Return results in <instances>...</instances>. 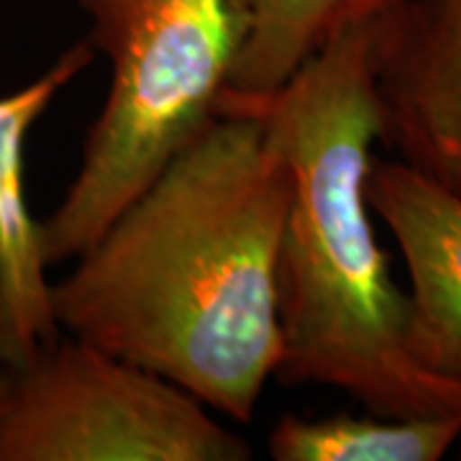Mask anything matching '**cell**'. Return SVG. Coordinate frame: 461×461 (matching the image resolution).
Segmentation results:
<instances>
[{
  "mask_svg": "<svg viewBox=\"0 0 461 461\" xmlns=\"http://www.w3.org/2000/svg\"><path fill=\"white\" fill-rule=\"evenodd\" d=\"M98 51L83 39L33 83L0 98V369L16 372L54 344L62 329L51 308L50 264L26 195V141L33 123L75 83Z\"/></svg>",
  "mask_w": 461,
  "mask_h": 461,
  "instance_id": "6",
  "label": "cell"
},
{
  "mask_svg": "<svg viewBox=\"0 0 461 461\" xmlns=\"http://www.w3.org/2000/svg\"><path fill=\"white\" fill-rule=\"evenodd\" d=\"M405 0H249V36L229 90L264 98L280 90L330 39Z\"/></svg>",
  "mask_w": 461,
  "mask_h": 461,
  "instance_id": "8",
  "label": "cell"
},
{
  "mask_svg": "<svg viewBox=\"0 0 461 461\" xmlns=\"http://www.w3.org/2000/svg\"><path fill=\"white\" fill-rule=\"evenodd\" d=\"M8 400H11L8 375H5V372H0V418H3V412H5V408H8Z\"/></svg>",
  "mask_w": 461,
  "mask_h": 461,
  "instance_id": "10",
  "label": "cell"
},
{
  "mask_svg": "<svg viewBox=\"0 0 461 461\" xmlns=\"http://www.w3.org/2000/svg\"><path fill=\"white\" fill-rule=\"evenodd\" d=\"M461 412L451 415H282L267 436L275 461H438L459 444Z\"/></svg>",
  "mask_w": 461,
  "mask_h": 461,
  "instance_id": "9",
  "label": "cell"
},
{
  "mask_svg": "<svg viewBox=\"0 0 461 461\" xmlns=\"http://www.w3.org/2000/svg\"><path fill=\"white\" fill-rule=\"evenodd\" d=\"M108 57L103 108L59 205L39 221L50 267L80 257L221 108L249 36V0H77Z\"/></svg>",
  "mask_w": 461,
  "mask_h": 461,
  "instance_id": "3",
  "label": "cell"
},
{
  "mask_svg": "<svg viewBox=\"0 0 461 461\" xmlns=\"http://www.w3.org/2000/svg\"><path fill=\"white\" fill-rule=\"evenodd\" d=\"M379 18L330 39L272 95L223 93L221 108L262 115L290 167L275 377L341 390L375 415H451L461 412V382L408 354V297L390 275L364 190L379 141Z\"/></svg>",
  "mask_w": 461,
  "mask_h": 461,
  "instance_id": "2",
  "label": "cell"
},
{
  "mask_svg": "<svg viewBox=\"0 0 461 461\" xmlns=\"http://www.w3.org/2000/svg\"><path fill=\"white\" fill-rule=\"evenodd\" d=\"M3 372V369H0ZM0 461H247L244 436L175 382L59 336L5 372Z\"/></svg>",
  "mask_w": 461,
  "mask_h": 461,
  "instance_id": "4",
  "label": "cell"
},
{
  "mask_svg": "<svg viewBox=\"0 0 461 461\" xmlns=\"http://www.w3.org/2000/svg\"><path fill=\"white\" fill-rule=\"evenodd\" d=\"M456 446H459V451H461V438H459V444H456Z\"/></svg>",
  "mask_w": 461,
  "mask_h": 461,
  "instance_id": "11",
  "label": "cell"
},
{
  "mask_svg": "<svg viewBox=\"0 0 461 461\" xmlns=\"http://www.w3.org/2000/svg\"><path fill=\"white\" fill-rule=\"evenodd\" d=\"M364 190L408 269V354L430 375L461 382V200L402 162L377 157Z\"/></svg>",
  "mask_w": 461,
  "mask_h": 461,
  "instance_id": "7",
  "label": "cell"
},
{
  "mask_svg": "<svg viewBox=\"0 0 461 461\" xmlns=\"http://www.w3.org/2000/svg\"><path fill=\"white\" fill-rule=\"evenodd\" d=\"M290 190L262 115L223 105L51 285L59 329L251 423L282 362Z\"/></svg>",
  "mask_w": 461,
  "mask_h": 461,
  "instance_id": "1",
  "label": "cell"
},
{
  "mask_svg": "<svg viewBox=\"0 0 461 461\" xmlns=\"http://www.w3.org/2000/svg\"><path fill=\"white\" fill-rule=\"evenodd\" d=\"M379 144L461 200V0H405L379 18Z\"/></svg>",
  "mask_w": 461,
  "mask_h": 461,
  "instance_id": "5",
  "label": "cell"
}]
</instances>
